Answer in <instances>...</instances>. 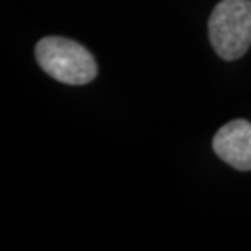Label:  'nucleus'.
<instances>
[{
  "mask_svg": "<svg viewBox=\"0 0 251 251\" xmlns=\"http://www.w3.org/2000/svg\"><path fill=\"white\" fill-rule=\"evenodd\" d=\"M34 52L44 72L62 83L85 85L98 74L93 54L74 39L62 36L43 38L36 44Z\"/></svg>",
  "mask_w": 251,
  "mask_h": 251,
  "instance_id": "nucleus-1",
  "label": "nucleus"
},
{
  "mask_svg": "<svg viewBox=\"0 0 251 251\" xmlns=\"http://www.w3.org/2000/svg\"><path fill=\"white\" fill-rule=\"evenodd\" d=\"M209 39L225 61H237L251 46V0H222L209 18Z\"/></svg>",
  "mask_w": 251,
  "mask_h": 251,
  "instance_id": "nucleus-2",
  "label": "nucleus"
},
{
  "mask_svg": "<svg viewBox=\"0 0 251 251\" xmlns=\"http://www.w3.org/2000/svg\"><path fill=\"white\" fill-rule=\"evenodd\" d=\"M212 149L220 160L240 172L251 170V123L245 119L225 124L217 130Z\"/></svg>",
  "mask_w": 251,
  "mask_h": 251,
  "instance_id": "nucleus-3",
  "label": "nucleus"
}]
</instances>
